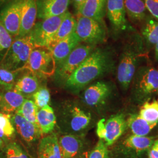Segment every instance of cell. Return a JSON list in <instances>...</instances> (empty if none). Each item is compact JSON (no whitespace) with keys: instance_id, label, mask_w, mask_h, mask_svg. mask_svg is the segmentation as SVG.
Here are the masks:
<instances>
[{"instance_id":"cell-15","label":"cell","mask_w":158,"mask_h":158,"mask_svg":"<svg viewBox=\"0 0 158 158\" xmlns=\"http://www.w3.org/2000/svg\"><path fill=\"white\" fill-rule=\"evenodd\" d=\"M110 93V86L107 83L98 81L86 89L83 94V100L89 106L97 107L104 102Z\"/></svg>"},{"instance_id":"cell-19","label":"cell","mask_w":158,"mask_h":158,"mask_svg":"<svg viewBox=\"0 0 158 158\" xmlns=\"http://www.w3.org/2000/svg\"><path fill=\"white\" fill-rule=\"evenodd\" d=\"M62 158H74L81 151L82 142L77 136L66 134L58 138Z\"/></svg>"},{"instance_id":"cell-29","label":"cell","mask_w":158,"mask_h":158,"mask_svg":"<svg viewBox=\"0 0 158 158\" xmlns=\"http://www.w3.org/2000/svg\"><path fill=\"white\" fill-rule=\"evenodd\" d=\"M23 70H10L0 68V89L12 90L16 83V78L19 73Z\"/></svg>"},{"instance_id":"cell-10","label":"cell","mask_w":158,"mask_h":158,"mask_svg":"<svg viewBox=\"0 0 158 158\" xmlns=\"http://www.w3.org/2000/svg\"><path fill=\"white\" fill-rule=\"evenodd\" d=\"M158 91V70L148 68L142 71L136 80L135 94L139 99H145Z\"/></svg>"},{"instance_id":"cell-20","label":"cell","mask_w":158,"mask_h":158,"mask_svg":"<svg viewBox=\"0 0 158 158\" xmlns=\"http://www.w3.org/2000/svg\"><path fill=\"white\" fill-rule=\"evenodd\" d=\"M107 0H86L77 15L103 21L106 12Z\"/></svg>"},{"instance_id":"cell-27","label":"cell","mask_w":158,"mask_h":158,"mask_svg":"<svg viewBox=\"0 0 158 158\" xmlns=\"http://www.w3.org/2000/svg\"><path fill=\"white\" fill-rule=\"evenodd\" d=\"M125 10L128 17L135 21H141L146 17L147 8L143 0H124Z\"/></svg>"},{"instance_id":"cell-31","label":"cell","mask_w":158,"mask_h":158,"mask_svg":"<svg viewBox=\"0 0 158 158\" xmlns=\"http://www.w3.org/2000/svg\"><path fill=\"white\" fill-rule=\"evenodd\" d=\"M142 34L148 42L156 45L158 43V21L148 19L142 29Z\"/></svg>"},{"instance_id":"cell-38","label":"cell","mask_w":158,"mask_h":158,"mask_svg":"<svg viewBox=\"0 0 158 158\" xmlns=\"http://www.w3.org/2000/svg\"><path fill=\"white\" fill-rule=\"evenodd\" d=\"M148 158H158V139L153 142L148 151Z\"/></svg>"},{"instance_id":"cell-17","label":"cell","mask_w":158,"mask_h":158,"mask_svg":"<svg viewBox=\"0 0 158 158\" xmlns=\"http://www.w3.org/2000/svg\"><path fill=\"white\" fill-rule=\"evenodd\" d=\"M81 42L75 32L59 41L51 50L57 66L60 64Z\"/></svg>"},{"instance_id":"cell-5","label":"cell","mask_w":158,"mask_h":158,"mask_svg":"<svg viewBox=\"0 0 158 158\" xmlns=\"http://www.w3.org/2000/svg\"><path fill=\"white\" fill-rule=\"evenodd\" d=\"M94 45L79 44L62 62L57 66L55 76L60 82L66 80L94 50Z\"/></svg>"},{"instance_id":"cell-1","label":"cell","mask_w":158,"mask_h":158,"mask_svg":"<svg viewBox=\"0 0 158 158\" xmlns=\"http://www.w3.org/2000/svg\"><path fill=\"white\" fill-rule=\"evenodd\" d=\"M112 66L110 53L105 49H96L70 76L64 85L68 90L77 92L107 72Z\"/></svg>"},{"instance_id":"cell-34","label":"cell","mask_w":158,"mask_h":158,"mask_svg":"<svg viewBox=\"0 0 158 158\" xmlns=\"http://www.w3.org/2000/svg\"><path fill=\"white\" fill-rule=\"evenodd\" d=\"M13 38L0 23V63L11 45Z\"/></svg>"},{"instance_id":"cell-25","label":"cell","mask_w":158,"mask_h":158,"mask_svg":"<svg viewBox=\"0 0 158 158\" xmlns=\"http://www.w3.org/2000/svg\"><path fill=\"white\" fill-rule=\"evenodd\" d=\"M153 137L146 136H138L132 135L125 139L123 145L128 150L132 151L137 153L149 151L154 142Z\"/></svg>"},{"instance_id":"cell-6","label":"cell","mask_w":158,"mask_h":158,"mask_svg":"<svg viewBox=\"0 0 158 158\" xmlns=\"http://www.w3.org/2000/svg\"><path fill=\"white\" fill-rule=\"evenodd\" d=\"M66 13L59 16L46 18L35 23L34 28L29 34L33 40L35 48H48L65 17Z\"/></svg>"},{"instance_id":"cell-13","label":"cell","mask_w":158,"mask_h":158,"mask_svg":"<svg viewBox=\"0 0 158 158\" xmlns=\"http://www.w3.org/2000/svg\"><path fill=\"white\" fill-rule=\"evenodd\" d=\"M106 13L115 31L125 29L127 22L125 18L124 0H107Z\"/></svg>"},{"instance_id":"cell-24","label":"cell","mask_w":158,"mask_h":158,"mask_svg":"<svg viewBox=\"0 0 158 158\" xmlns=\"http://www.w3.org/2000/svg\"><path fill=\"white\" fill-rule=\"evenodd\" d=\"M37 120L42 134L51 132L56 124V117L53 108L49 105L38 109Z\"/></svg>"},{"instance_id":"cell-16","label":"cell","mask_w":158,"mask_h":158,"mask_svg":"<svg viewBox=\"0 0 158 158\" xmlns=\"http://www.w3.org/2000/svg\"><path fill=\"white\" fill-rule=\"evenodd\" d=\"M37 18L36 0H23L21 11L20 29L17 37L28 35L32 31Z\"/></svg>"},{"instance_id":"cell-28","label":"cell","mask_w":158,"mask_h":158,"mask_svg":"<svg viewBox=\"0 0 158 158\" xmlns=\"http://www.w3.org/2000/svg\"><path fill=\"white\" fill-rule=\"evenodd\" d=\"M38 109L39 108L32 100L25 99L22 106L17 110L16 113L22 115L23 117L30 123L40 127L37 120V113Z\"/></svg>"},{"instance_id":"cell-18","label":"cell","mask_w":158,"mask_h":158,"mask_svg":"<svg viewBox=\"0 0 158 158\" xmlns=\"http://www.w3.org/2000/svg\"><path fill=\"white\" fill-rule=\"evenodd\" d=\"M37 152L38 158H62L57 136L51 134L41 138Z\"/></svg>"},{"instance_id":"cell-4","label":"cell","mask_w":158,"mask_h":158,"mask_svg":"<svg viewBox=\"0 0 158 158\" xmlns=\"http://www.w3.org/2000/svg\"><path fill=\"white\" fill-rule=\"evenodd\" d=\"M75 33L81 42L95 45L104 42L107 37L106 28L103 21L77 15Z\"/></svg>"},{"instance_id":"cell-26","label":"cell","mask_w":158,"mask_h":158,"mask_svg":"<svg viewBox=\"0 0 158 158\" xmlns=\"http://www.w3.org/2000/svg\"><path fill=\"white\" fill-rule=\"evenodd\" d=\"M127 127H129L134 135L146 136L158 123H151L142 118L139 115H131L127 120Z\"/></svg>"},{"instance_id":"cell-12","label":"cell","mask_w":158,"mask_h":158,"mask_svg":"<svg viewBox=\"0 0 158 158\" xmlns=\"http://www.w3.org/2000/svg\"><path fill=\"white\" fill-rule=\"evenodd\" d=\"M70 0H36L37 18L45 19L56 17L68 11Z\"/></svg>"},{"instance_id":"cell-40","label":"cell","mask_w":158,"mask_h":158,"mask_svg":"<svg viewBox=\"0 0 158 158\" xmlns=\"http://www.w3.org/2000/svg\"><path fill=\"white\" fill-rule=\"evenodd\" d=\"M10 0H0V8L5 6Z\"/></svg>"},{"instance_id":"cell-23","label":"cell","mask_w":158,"mask_h":158,"mask_svg":"<svg viewBox=\"0 0 158 158\" xmlns=\"http://www.w3.org/2000/svg\"><path fill=\"white\" fill-rule=\"evenodd\" d=\"M76 24L77 19L68 11L48 49H51L57 42L75 32Z\"/></svg>"},{"instance_id":"cell-30","label":"cell","mask_w":158,"mask_h":158,"mask_svg":"<svg viewBox=\"0 0 158 158\" xmlns=\"http://www.w3.org/2000/svg\"><path fill=\"white\" fill-rule=\"evenodd\" d=\"M139 115L148 122L158 123V102H145L141 108Z\"/></svg>"},{"instance_id":"cell-9","label":"cell","mask_w":158,"mask_h":158,"mask_svg":"<svg viewBox=\"0 0 158 158\" xmlns=\"http://www.w3.org/2000/svg\"><path fill=\"white\" fill-rule=\"evenodd\" d=\"M138 55L134 49L128 46L123 53L117 69V79L121 87L127 90L135 73Z\"/></svg>"},{"instance_id":"cell-3","label":"cell","mask_w":158,"mask_h":158,"mask_svg":"<svg viewBox=\"0 0 158 158\" xmlns=\"http://www.w3.org/2000/svg\"><path fill=\"white\" fill-rule=\"evenodd\" d=\"M56 69V64L51 50L44 47H36L23 70H27L38 77H46L55 74Z\"/></svg>"},{"instance_id":"cell-42","label":"cell","mask_w":158,"mask_h":158,"mask_svg":"<svg viewBox=\"0 0 158 158\" xmlns=\"http://www.w3.org/2000/svg\"><path fill=\"white\" fill-rule=\"evenodd\" d=\"M80 158H89V154L87 153H85Z\"/></svg>"},{"instance_id":"cell-43","label":"cell","mask_w":158,"mask_h":158,"mask_svg":"<svg viewBox=\"0 0 158 158\" xmlns=\"http://www.w3.org/2000/svg\"><path fill=\"white\" fill-rule=\"evenodd\" d=\"M3 145H4V141H3V140L0 138V147L3 146Z\"/></svg>"},{"instance_id":"cell-35","label":"cell","mask_w":158,"mask_h":158,"mask_svg":"<svg viewBox=\"0 0 158 158\" xmlns=\"http://www.w3.org/2000/svg\"><path fill=\"white\" fill-rule=\"evenodd\" d=\"M89 158H110L106 143L100 139L89 155Z\"/></svg>"},{"instance_id":"cell-2","label":"cell","mask_w":158,"mask_h":158,"mask_svg":"<svg viewBox=\"0 0 158 158\" xmlns=\"http://www.w3.org/2000/svg\"><path fill=\"white\" fill-rule=\"evenodd\" d=\"M35 48L33 40L29 34L23 37L15 38L0 63V68L10 70H23Z\"/></svg>"},{"instance_id":"cell-7","label":"cell","mask_w":158,"mask_h":158,"mask_svg":"<svg viewBox=\"0 0 158 158\" xmlns=\"http://www.w3.org/2000/svg\"><path fill=\"white\" fill-rule=\"evenodd\" d=\"M127 127V120L123 114L111 116L106 121L102 119L97 123L96 134L100 139L111 146L122 135Z\"/></svg>"},{"instance_id":"cell-8","label":"cell","mask_w":158,"mask_h":158,"mask_svg":"<svg viewBox=\"0 0 158 158\" xmlns=\"http://www.w3.org/2000/svg\"><path fill=\"white\" fill-rule=\"evenodd\" d=\"M23 0H10L0 11V23L12 37L18 36Z\"/></svg>"},{"instance_id":"cell-14","label":"cell","mask_w":158,"mask_h":158,"mask_svg":"<svg viewBox=\"0 0 158 158\" xmlns=\"http://www.w3.org/2000/svg\"><path fill=\"white\" fill-rule=\"evenodd\" d=\"M11 121L17 132L27 142L35 141L43 135L40 127L30 123L18 113H15L13 115Z\"/></svg>"},{"instance_id":"cell-36","label":"cell","mask_w":158,"mask_h":158,"mask_svg":"<svg viewBox=\"0 0 158 158\" xmlns=\"http://www.w3.org/2000/svg\"><path fill=\"white\" fill-rule=\"evenodd\" d=\"M6 158H28L21 147L15 142L6 147Z\"/></svg>"},{"instance_id":"cell-32","label":"cell","mask_w":158,"mask_h":158,"mask_svg":"<svg viewBox=\"0 0 158 158\" xmlns=\"http://www.w3.org/2000/svg\"><path fill=\"white\" fill-rule=\"evenodd\" d=\"M15 128L9 114L0 113V138H10L14 135Z\"/></svg>"},{"instance_id":"cell-37","label":"cell","mask_w":158,"mask_h":158,"mask_svg":"<svg viewBox=\"0 0 158 158\" xmlns=\"http://www.w3.org/2000/svg\"><path fill=\"white\" fill-rule=\"evenodd\" d=\"M148 11L158 21V0H143Z\"/></svg>"},{"instance_id":"cell-39","label":"cell","mask_w":158,"mask_h":158,"mask_svg":"<svg viewBox=\"0 0 158 158\" xmlns=\"http://www.w3.org/2000/svg\"><path fill=\"white\" fill-rule=\"evenodd\" d=\"M74 9L77 14L86 0H72Z\"/></svg>"},{"instance_id":"cell-33","label":"cell","mask_w":158,"mask_h":158,"mask_svg":"<svg viewBox=\"0 0 158 158\" xmlns=\"http://www.w3.org/2000/svg\"><path fill=\"white\" fill-rule=\"evenodd\" d=\"M32 97L33 98L32 101L38 108L44 107L49 105L51 102L50 92L45 87L40 88Z\"/></svg>"},{"instance_id":"cell-21","label":"cell","mask_w":158,"mask_h":158,"mask_svg":"<svg viewBox=\"0 0 158 158\" xmlns=\"http://www.w3.org/2000/svg\"><path fill=\"white\" fill-rule=\"evenodd\" d=\"M25 97L14 89L0 94V109L6 114L16 112L22 106Z\"/></svg>"},{"instance_id":"cell-22","label":"cell","mask_w":158,"mask_h":158,"mask_svg":"<svg viewBox=\"0 0 158 158\" xmlns=\"http://www.w3.org/2000/svg\"><path fill=\"white\" fill-rule=\"evenodd\" d=\"M38 78V76L28 71L17 80L14 89L24 97L32 96L40 88Z\"/></svg>"},{"instance_id":"cell-11","label":"cell","mask_w":158,"mask_h":158,"mask_svg":"<svg viewBox=\"0 0 158 158\" xmlns=\"http://www.w3.org/2000/svg\"><path fill=\"white\" fill-rule=\"evenodd\" d=\"M64 118L70 131L79 132L89 126L91 118L89 113L73 104L65 108Z\"/></svg>"},{"instance_id":"cell-41","label":"cell","mask_w":158,"mask_h":158,"mask_svg":"<svg viewBox=\"0 0 158 158\" xmlns=\"http://www.w3.org/2000/svg\"><path fill=\"white\" fill-rule=\"evenodd\" d=\"M155 54H156V56L158 59V43H157L155 45Z\"/></svg>"}]
</instances>
